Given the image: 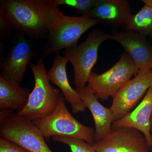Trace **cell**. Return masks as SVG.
Returning a JSON list of instances; mask_svg holds the SVG:
<instances>
[{
	"label": "cell",
	"mask_w": 152,
	"mask_h": 152,
	"mask_svg": "<svg viewBox=\"0 0 152 152\" xmlns=\"http://www.w3.org/2000/svg\"><path fill=\"white\" fill-rule=\"evenodd\" d=\"M124 31H132L147 37L152 34V8L145 6L135 15L130 17Z\"/></svg>",
	"instance_id": "cell-17"
},
{
	"label": "cell",
	"mask_w": 152,
	"mask_h": 152,
	"mask_svg": "<svg viewBox=\"0 0 152 152\" xmlns=\"http://www.w3.org/2000/svg\"><path fill=\"white\" fill-rule=\"evenodd\" d=\"M25 35L22 32L14 34L8 53L1 65L0 77L18 85L23 81L30 60L37 53L33 40L25 38Z\"/></svg>",
	"instance_id": "cell-8"
},
{
	"label": "cell",
	"mask_w": 152,
	"mask_h": 152,
	"mask_svg": "<svg viewBox=\"0 0 152 152\" xmlns=\"http://www.w3.org/2000/svg\"><path fill=\"white\" fill-rule=\"evenodd\" d=\"M0 152H29L17 144L7 140L5 139H0Z\"/></svg>",
	"instance_id": "cell-20"
},
{
	"label": "cell",
	"mask_w": 152,
	"mask_h": 152,
	"mask_svg": "<svg viewBox=\"0 0 152 152\" xmlns=\"http://www.w3.org/2000/svg\"><path fill=\"white\" fill-rule=\"evenodd\" d=\"M101 22L88 16H69L61 14L54 23L41 53L42 58L77 45L82 35Z\"/></svg>",
	"instance_id": "cell-3"
},
{
	"label": "cell",
	"mask_w": 152,
	"mask_h": 152,
	"mask_svg": "<svg viewBox=\"0 0 152 152\" xmlns=\"http://www.w3.org/2000/svg\"><path fill=\"white\" fill-rule=\"evenodd\" d=\"M8 23L3 15L0 13V35L3 38L11 39L14 35Z\"/></svg>",
	"instance_id": "cell-21"
},
{
	"label": "cell",
	"mask_w": 152,
	"mask_h": 152,
	"mask_svg": "<svg viewBox=\"0 0 152 152\" xmlns=\"http://www.w3.org/2000/svg\"><path fill=\"white\" fill-rule=\"evenodd\" d=\"M96 152H149L143 134L134 128L111 129L93 145Z\"/></svg>",
	"instance_id": "cell-10"
},
{
	"label": "cell",
	"mask_w": 152,
	"mask_h": 152,
	"mask_svg": "<svg viewBox=\"0 0 152 152\" xmlns=\"http://www.w3.org/2000/svg\"><path fill=\"white\" fill-rule=\"evenodd\" d=\"M151 69L152 74V67L151 68Z\"/></svg>",
	"instance_id": "cell-25"
},
{
	"label": "cell",
	"mask_w": 152,
	"mask_h": 152,
	"mask_svg": "<svg viewBox=\"0 0 152 152\" xmlns=\"http://www.w3.org/2000/svg\"><path fill=\"white\" fill-rule=\"evenodd\" d=\"M132 15L129 3L126 0H97L88 17L109 24L125 26Z\"/></svg>",
	"instance_id": "cell-14"
},
{
	"label": "cell",
	"mask_w": 152,
	"mask_h": 152,
	"mask_svg": "<svg viewBox=\"0 0 152 152\" xmlns=\"http://www.w3.org/2000/svg\"><path fill=\"white\" fill-rule=\"evenodd\" d=\"M0 134L3 138L29 152H53L34 122L12 110H1Z\"/></svg>",
	"instance_id": "cell-2"
},
{
	"label": "cell",
	"mask_w": 152,
	"mask_h": 152,
	"mask_svg": "<svg viewBox=\"0 0 152 152\" xmlns=\"http://www.w3.org/2000/svg\"><path fill=\"white\" fill-rule=\"evenodd\" d=\"M69 61L64 56L57 54L53 65L47 73L49 81L59 88L66 100L71 104L74 114L85 112L86 107L75 90L72 88L67 75L66 66Z\"/></svg>",
	"instance_id": "cell-13"
},
{
	"label": "cell",
	"mask_w": 152,
	"mask_h": 152,
	"mask_svg": "<svg viewBox=\"0 0 152 152\" xmlns=\"http://www.w3.org/2000/svg\"><path fill=\"white\" fill-rule=\"evenodd\" d=\"M28 66L34 78V86L27 104L18 114L34 122L46 118L53 112L61 91L50 84L43 59H38L36 64L30 62Z\"/></svg>",
	"instance_id": "cell-4"
},
{
	"label": "cell",
	"mask_w": 152,
	"mask_h": 152,
	"mask_svg": "<svg viewBox=\"0 0 152 152\" xmlns=\"http://www.w3.org/2000/svg\"><path fill=\"white\" fill-rule=\"evenodd\" d=\"M65 100L61 93L53 112L34 123L47 141L54 136H67L82 139L93 145L95 142L94 130L83 124L72 115L66 105Z\"/></svg>",
	"instance_id": "cell-6"
},
{
	"label": "cell",
	"mask_w": 152,
	"mask_h": 152,
	"mask_svg": "<svg viewBox=\"0 0 152 152\" xmlns=\"http://www.w3.org/2000/svg\"><path fill=\"white\" fill-rule=\"evenodd\" d=\"M0 13L12 30L24 33L32 40L47 39L63 13L55 0H1Z\"/></svg>",
	"instance_id": "cell-1"
},
{
	"label": "cell",
	"mask_w": 152,
	"mask_h": 152,
	"mask_svg": "<svg viewBox=\"0 0 152 152\" xmlns=\"http://www.w3.org/2000/svg\"><path fill=\"white\" fill-rule=\"evenodd\" d=\"M150 130H151V132H152V115L151 118V126H150Z\"/></svg>",
	"instance_id": "cell-23"
},
{
	"label": "cell",
	"mask_w": 152,
	"mask_h": 152,
	"mask_svg": "<svg viewBox=\"0 0 152 152\" xmlns=\"http://www.w3.org/2000/svg\"><path fill=\"white\" fill-rule=\"evenodd\" d=\"M111 39L121 44L140 70L152 67V46L146 37L132 31H114Z\"/></svg>",
	"instance_id": "cell-11"
},
{
	"label": "cell",
	"mask_w": 152,
	"mask_h": 152,
	"mask_svg": "<svg viewBox=\"0 0 152 152\" xmlns=\"http://www.w3.org/2000/svg\"><path fill=\"white\" fill-rule=\"evenodd\" d=\"M139 71L132 58L125 52L118 61L104 72L98 75L92 71L86 88L94 93L98 99L107 101Z\"/></svg>",
	"instance_id": "cell-7"
},
{
	"label": "cell",
	"mask_w": 152,
	"mask_h": 152,
	"mask_svg": "<svg viewBox=\"0 0 152 152\" xmlns=\"http://www.w3.org/2000/svg\"><path fill=\"white\" fill-rule=\"evenodd\" d=\"M141 1L145 5L149 6L152 8V0H142Z\"/></svg>",
	"instance_id": "cell-22"
},
{
	"label": "cell",
	"mask_w": 152,
	"mask_h": 152,
	"mask_svg": "<svg viewBox=\"0 0 152 152\" xmlns=\"http://www.w3.org/2000/svg\"><path fill=\"white\" fill-rule=\"evenodd\" d=\"M149 38H150V39L152 41V34L151 35H150L149 36Z\"/></svg>",
	"instance_id": "cell-24"
},
{
	"label": "cell",
	"mask_w": 152,
	"mask_h": 152,
	"mask_svg": "<svg viewBox=\"0 0 152 152\" xmlns=\"http://www.w3.org/2000/svg\"></svg>",
	"instance_id": "cell-26"
},
{
	"label": "cell",
	"mask_w": 152,
	"mask_h": 152,
	"mask_svg": "<svg viewBox=\"0 0 152 152\" xmlns=\"http://www.w3.org/2000/svg\"><path fill=\"white\" fill-rule=\"evenodd\" d=\"M108 39H111L110 34L96 28L89 33L84 42L63 51L64 56L73 67L75 90L86 88L92 70L97 61L99 47Z\"/></svg>",
	"instance_id": "cell-5"
},
{
	"label": "cell",
	"mask_w": 152,
	"mask_h": 152,
	"mask_svg": "<svg viewBox=\"0 0 152 152\" xmlns=\"http://www.w3.org/2000/svg\"><path fill=\"white\" fill-rule=\"evenodd\" d=\"M75 90L92 115L95 126V141H97L111 130L114 122L113 114L110 108L103 106L92 92L86 88Z\"/></svg>",
	"instance_id": "cell-15"
},
{
	"label": "cell",
	"mask_w": 152,
	"mask_h": 152,
	"mask_svg": "<svg viewBox=\"0 0 152 152\" xmlns=\"http://www.w3.org/2000/svg\"><path fill=\"white\" fill-rule=\"evenodd\" d=\"M58 6H70L75 9L77 13L81 16H88L94 8L97 0H55Z\"/></svg>",
	"instance_id": "cell-19"
},
{
	"label": "cell",
	"mask_w": 152,
	"mask_h": 152,
	"mask_svg": "<svg viewBox=\"0 0 152 152\" xmlns=\"http://www.w3.org/2000/svg\"><path fill=\"white\" fill-rule=\"evenodd\" d=\"M152 115V86L134 110L121 119L113 122L112 129L128 127L138 130L143 134L152 151V134L150 130Z\"/></svg>",
	"instance_id": "cell-12"
},
{
	"label": "cell",
	"mask_w": 152,
	"mask_h": 152,
	"mask_svg": "<svg viewBox=\"0 0 152 152\" xmlns=\"http://www.w3.org/2000/svg\"><path fill=\"white\" fill-rule=\"evenodd\" d=\"M52 140L67 145L72 152H96L93 145L82 139L67 136H56L53 137Z\"/></svg>",
	"instance_id": "cell-18"
},
{
	"label": "cell",
	"mask_w": 152,
	"mask_h": 152,
	"mask_svg": "<svg viewBox=\"0 0 152 152\" xmlns=\"http://www.w3.org/2000/svg\"><path fill=\"white\" fill-rule=\"evenodd\" d=\"M151 69L140 70L134 78L131 79L113 97L110 107L114 122L121 119L129 113L151 86Z\"/></svg>",
	"instance_id": "cell-9"
},
{
	"label": "cell",
	"mask_w": 152,
	"mask_h": 152,
	"mask_svg": "<svg viewBox=\"0 0 152 152\" xmlns=\"http://www.w3.org/2000/svg\"><path fill=\"white\" fill-rule=\"evenodd\" d=\"M31 94L26 88L7 80L0 77V108L20 113L27 104Z\"/></svg>",
	"instance_id": "cell-16"
}]
</instances>
